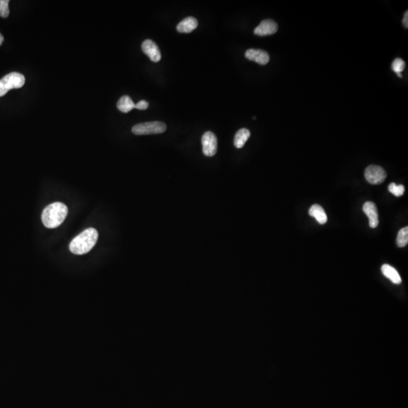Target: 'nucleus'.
Listing matches in <instances>:
<instances>
[{
  "label": "nucleus",
  "instance_id": "6",
  "mask_svg": "<svg viewBox=\"0 0 408 408\" xmlns=\"http://www.w3.org/2000/svg\"><path fill=\"white\" fill-rule=\"evenodd\" d=\"M203 155L207 157H213L217 152V139L214 133L207 132L202 137Z\"/></svg>",
  "mask_w": 408,
  "mask_h": 408
},
{
  "label": "nucleus",
  "instance_id": "1",
  "mask_svg": "<svg viewBox=\"0 0 408 408\" xmlns=\"http://www.w3.org/2000/svg\"><path fill=\"white\" fill-rule=\"evenodd\" d=\"M98 233L93 228L85 229L70 244V250L76 255L89 252L98 241Z\"/></svg>",
  "mask_w": 408,
  "mask_h": 408
},
{
  "label": "nucleus",
  "instance_id": "18",
  "mask_svg": "<svg viewBox=\"0 0 408 408\" xmlns=\"http://www.w3.org/2000/svg\"><path fill=\"white\" fill-rule=\"evenodd\" d=\"M389 191L396 197H401L405 193V188L402 184L398 185L396 183H391L389 185Z\"/></svg>",
  "mask_w": 408,
  "mask_h": 408
},
{
  "label": "nucleus",
  "instance_id": "14",
  "mask_svg": "<svg viewBox=\"0 0 408 408\" xmlns=\"http://www.w3.org/2000/svg\"><path fill=\"white\" fill-rule=\"evenodd\" d=\"M250 136V132L247 129H241L236 133L234 139V145L237 148H242Z\"/></svg>",
  "mask_w": 408,
  "mask_h": 408
},
{
  "label": "nucleus",
  "instance_id": "7",
  "mask_svg": "<svg viewBox=\"0 0 408 408\" xmlns=\"http://www.w3.org/2000/svg\"><path fill=\"white\" fill-rule=\"evenodd\" d=\"M142 51L153 62H159L161 59V53L158 45L152 40H146L142 43Z\"/></svg>",
  "mask_w": 408,
  "mask_h": 408
},
{
  "label": "nucleus",
  "instance_id": "2",
  "mask_svg": "<svg viewBox=\"0 0 408 408\" xmlns=\"http://www.w3.org/2000/svg\"><path fill=\"white\" fill-rule=\"evenodd\" d=\"M68 209L60 202L51 203L43 210L42 221L48 229H55L63 223L68 215Z\"/></svg>",
  "mask_w": 408,
  "mask_h": 408
},
{
  "label": "nucleus",
  "instance_id": "8",
  "mask_svg": "<svg viewBox=\"0 0 408 408\" xmlns=\"http://www.w3.org/2000/svg\"><path fill=\"white\" fill-rule=\"evenodd\" d=\"M245 57L248 60L256 62L258 65H265L269 62L270 57L268 52L261 49H248L245 53Z\"/></svg>",
  "mask_w": 408,
  "mask_h": 408
},
{
  "label": "nucleus",
  "instance_id": "13",
  "mask_svg": "<svg viewBox=\"0 0 408 408\" xmlns=\"http://www.w3.org/2000/svg\"><path fill=\"white\" fill-rule=\"evenodd\" d=\"M309 215L315 218L320 224L324 225L327 222V216L322 206L315 204L311 207L309 211Z\"/></svg>",
  "mask_w": 408,
  "mask_h": 408
},
{
  "label": "nucleus",
  "instance_id": "4",
  "mask_svg": "<svg viewBox=\"0 0 408 408\" xmlns=\"http://www.w3.org/2000/svg\"><path fill=\"white\" fill-rule=\"evenodd\" d=\"M166 130V126L162 122L154 121L139 123L133 126L132 131L136 136L142 135L161 134Z\"/></svg>",
  "mask_w": 408,
  "mask_h": 408
},
{
  "label": "nucleus",
  "instance_id": "5",
  "mask_svg": "<svg viewBox=\"0 0 408 408\" xmlns=\"http://www.w3.org/2000/svg\"><path fill=\"white\" fill-rule=\"evenodd\" d=\"M364 175H365L367 181L370 184H379L385 181L387 174L381 166L371 165H369L368 167L366 169Z\"/></svg>",
  "mask_w": 408,
  "mask_h": 408
},
{
  "label": "nucleus",
  "instance_id": "20",
  "mask_svg": "<svg viewBox=\"0 0 408 408\" xmlns=\"http://www.w3.org/2000/svg\"><path fill=\"white\" fill-rule=\"evenodd\" d=\"M149 106V103L145 100H142L137 104H135V108L139 109V110H146Z\"/></svg>",
  "mask_w": 408,
  "mask_h": 408
},
{
  "label": "nucleus",
  "instance_id": "10",
  "mask_svg": "<svg viewBox=\"0 0 408 408\" xmlns=\"http://www.w3.org/2000/svg\"><path fill=\"white\" fill-rule=\"evenodd\" d=\"M363 211L368 217L369 225L370 228L372 229L377 228L379 225V216L375 203L373 202H366L363 206Z\"/></svg>",
  "mask_w": 408,
  "mask_h": 408
},
{
  "label": "nucleus",
  "instance_id": "11",
  "mask_svg": "<svg viewBox=\"0 0 408 408\" xmlns=\"http://www.w3.org/2000/svg\"><path fill=\"white\" fill-rule=\"evenodd\" d=\"M198 26V21L193 17L184 18L177 25V30L179 33H188L195 30Z\"/></svg>",
  "mask_w": 408,
  "mask_h": 408
},
{
  "label": "nucleus",
  "instance_id": "15",
  "mask_svg": "<svg viewBox=\"0 0 408 408\" xmlns=\"http://www.w3.org/2000/svg\"><path fill=\"white\" fill-rule=\"evenodd\" d=\"M117 108L123 113H128L135 108V104L133 100L128 95L121 97L117 102Z\"/></svg>",
  "mask_w": 408,
  "mask_h": 408
},
{
  "label": "nucleus",
  "instance_id": "3",
  "mask_svg": "<svg viewBox=\"0 0 408 408\" xmlns=\"http://www.w3.org/2000/svg\"><path fill=\"white\" fill-rule=\"evenodd\" d=\"M25 83L24 75L17 72H11L0 80V97L14 88H20Z\"/></svg>",
  "mask_w": 408,
  "mask_h": 408
},
{
  "label": "nucleus",
  "instance_id": "19",
  "mask_svg": "<svg viewBox=\"0 0 408 408\" xmlns=\"http://www.w3.org/2000/svg\"><path fill=\"white\" fill-rule=\"evenodd\" d=\"M8 0H0V16L2 17H7L9 15V8H8Z\"/></svg>",
  "mask_w": 408,
  "mask_h": 408
},
{
  "label": "nucleus",
  "instance_id": "17",
  "mask_svg": "<svg viewBox=\"0 0 408 408\" xmlns=\"http://www.w3.org/2000/svg\"><path fill=\"white\" fill-rule=\"evenodd\" d=\"M405 62H404L402 59H399V58L394 60V62H393V65H392V69H393L394 72L397 74L399 78H402V74H401V73L405 70Z\"/></svg>",
  "mask_w": 408,
  "mask_h": 408
},
{
  "label": "nucleus",
  "instance_id": "21",
  "mask_svg": "<svg viewBox=\"0 0 408 408\" xmlns=\"http://www.w3.org/2000/svg\"><path fill=\"white\" fill-rule=\"evenodd\" d=\"M403 24L405 28H408V11H405L404 14Z\"/></svg>",
  "mask_w": 408,
  "mask_h": 408
},
{
  "label": "nucleus",
  "instance_id": "9",
  "mask_svg": "<svg viewBox=\"0 0 408 408\" xmlns=\"http://www.w3.org/2000/svg\"><path fill=\"white\" fill-rule=\"evenodd\" d=\"M278 30L277 23L273 20H264L258 27H255L254 33L257 36H265L274 34Z\"/></svg>",
  "mask_w": 408,
  "mask_h": 408
},
{
  "label": "nucleus",
  "instance_id": "16",
  "mask_svg": "<svg viewBox=\"0 0 408 408\" xmlns=\"http://www.w3.org/2000/svg\"><path fill=\"white\" fill-rule=\"evenodd\" d=\"M408 243V229L403 228L399 231L397 237V245L399 247H405Z\"/></svg>",
  "mask_w": 408,
  "mask_h": 408
},
{
  "label": "nucleus",
  "instance_id": "12",
  "mask_svg": "<svg viewBox=\"0 0 408 408\" xmlns=\"http://www.w3.org/2000/svg\"><path fill=\"white\" fill-rule=\"evenodd\" d=\"M381 270L385 277L389 278L392 282L396 284H399L402 283V278H401L399 272L396 268H393L391 265L385 264L382 266Z\"/></svg>",
  "mask_w": 408,
  "mask_h": 408
},
{
  "label": "nucleus",
  "instance_id": "22",
  "mask_svg": "<svg viewBox=\"0 0 408 408\" xmlns=\"http://www.w3.org/2000/svg\"><path fill=\"white\" fill-rule=\"evenodd\" d=\"M4 41V37L1 33H0V46L2 44Z\"/></svg>",
  "mask_w": 408,
  "mask_h": 408
}]
</instances>
